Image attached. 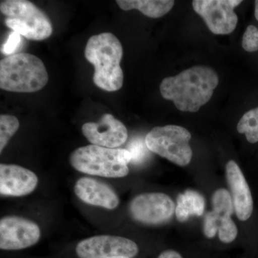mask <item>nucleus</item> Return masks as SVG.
<instances>
[{
    "label": "nucleus",
    "instance_id": "7ed1b4c3",
    "mask_svg": "<svg viewBox=\"0 0 258 258\" xmlns=\"http://www.w3.org/2000/svg\"><path fill=\"white\" fill-rule=\"evenodd\" d=\"M45 64L37 56L18 53L0 61V88L15 93L40 91L48 82Z\"/></svg>",
    "mask_w": 258,
    "mask_h": 258
},
{
    "label": "nucleus",
    "instance_id": "4468645a",
    "mask_svg": "<svg viewBox=\"0 0 258 258\" xmlns=\"http://www.w3.org/2000/svg\"><path fill=\"white\" fill-rule=\"evenodd\" d=\"M226 178L236 215L241 221H246L252 215L253 200L243 173L235 161L230 160L226 165Z\"/></svg>",
    "mask_w": 258,
    "mask_h": 258
},
{
    "label": "nucleus",
    "instance_id": "6ab92c4d",
    "mask_svg": "<svg viewBox=\"0 0 258 258\" xmlns=\"http://www.w3.org/2000/svg\"><path fill=\"white\" fill-rule=\"evenodd\" d=\"M20 127L18 118L11 115H0V153L9 142L10 139L16 133Z\"/></svg>",
    "mask_w": 258,
    "mask_h": 258
},
{
    "label": "nucleus",
    "instance_id": "412c9836",
    "mask_svg": "<svg viewBox=\"0 0 258 258\" xmlns=\"http://www.w3.org/2000/svg\"><path fill=\"white\" fill-rule=\"evenodd\" d=\"M21 40V35L20 34L14 31L11 32L8 40L2 47V52L5 55H8V56L13 55L20 45Z\"/></svg>",
    "mask_w": 258,
    "mask_h": 258
},
{
    "label": "nucleus",
    "instance_id": "b1692460",
    "mask_svg": "<svg viewBox=\"0 0 258 258\" xmlns=\"http://www.w3.org/2000/svg\"><path fill=\"white\" fill-rule=\"evenodd\" d=\"M254 5H255V9H254V17L256 20L258 21V0L254 2Z\"/></svg>",
    "mask_w": 258,
    "mask_h": 258
},
{
    "label": "nucleus",
    "instance_id": "5701e85b",
    "mask_svg": "<svg viewBox=\"0 0 258 258\" xmlns=\"http://www.w3.org/2000/svg\"><path fill=\"white\" fill-rule=\"evenodd\" d=\"M158 258H182V257L176 251L168 249V250L161 252Z\"/></svg>",
    "mask_w": 258,
    "mask_h": 258
},
{
    "label": "nucleus",
    "instance_id": "20e7f679",
    "mask_svg": "<svg viewBox=\"0 0 258 258\" xmlns=\"http://www.w3.org/2000/svg\"><path fill=\"white\" fill-rule=\"evenodd\" d=\"M132 156L128 149L91 145L78 148L70 157L71 166L89 175L121 178L128 175Z\"/></svg>",
    "mask_w": 258,
    "mask_h": 258
},
{
    "label": "nucleus",
    "instance_id": "dca6fc26",
    "mask_svg": "<svg viewBox=\"0 0 258 258\" xmlns=\"http://www.w3.org/2000/svg\"><path fill=\"white\" fill-rule=\"evenodd\" d=\"M205 208V200L201 194L194 190H186L178 195L175 209L176 219L180 222H184L190 217L202 216Z\"/></svg>",
    "mask_w": 258,
    "mask_h": 258
},
{
    "label": "nucleus",
    "instance_id": "9b49d317",
    "mask_svg": "<svg viewBox=\"0 0 258 258\" xmlns=\"http://www.w3.org/2000/svg\"><path fill=\"white\" fill-rule=\"evenodd\" d=\"M41 232L35 222L18 216L0 220V248L18 250L31 247L40 240Z\"/></svg>",
    "mask_w": 258,
    "mask_h": 258
},
{
    "label": "nucleus",
    "instance_id": "393cba45",
    "mask_svg": "<svg viewBox=\"0 0 258 258\" xmlns=\"http://www.w3.org/2000/svg\"><path fill=\"white\" fill-rule=\"evenodd\" d=\"M108 258H130L128 257H108Z\"/></svg>",
    "mask_w": 258,
    "mask_h": 258
},
{
    "label": "nucleus",
    "instance_id": "ddd939ff",
    "mask_svg": "<svg viewBox=\"0 0 258 258\" xmlns=\"http://www.w3.org/2000/svg\"><path fill=\"white\" fill-rule=\"evenodd\" d=\"M38 184L33 171L15 164H0V194L22 197L32 193Z\"/></svg>",
    "mask_w": 258,
    "mask_h": 258
},
{
    "label": "nucleus",
    "instance_id": "f03ea898",
    "mask_svg": "<svg viewBox=\"0 0 258 258\" xmlns=\"http://www.w3.org/2000/svg\"><path fill=\"white\" fill-rule=\"evenodd\" d=\"M86 60L94 66L93 83L108 92L121 88L123 74L120 63L123 47L111 32H103L90 37L84 52Z\"/></svg>",
    "mask_w": 258,
    "mask_h": 258
},
{
    "label": "nucleus",
    "instance_id": "a211bd4d",
    "mask_svg": "<svg viewBox=\"0 0 258 258\" xmlns=\"http://www.w3.org/2000/svg\"><path fill=\"white\" fill-rule=\"evenodd\" d=\"M237 132L245 134L249 143L258 142V108L244 113L237 124Z\"/></svg>",
    "mask_w": 258,
    "mask_h": 258
},
{
    "label": "nucleus",
    "instance_id": "aec40b11",
    "mask_svg": "<svg viewBox=\"0 0 258 258\" xmlns=\"http://www.w3.org/2000/svg\"><path fill=\"white\" fill-rule=\"evenodd\" d=\"M242 46L247 52L258 51V29L249 25L244 32L242 37Z\"/></svg>",
    "mask_w": 258,
    "mask_h": 258
},
{
    "label": "nucleus",
    "instance_id": "f8f14e48",
    "mask_svg": "<svg viewBox=\"0 0 258 258\" xmlns=\"http://www.w3.org/2000/svg\"><path fill=\"white\" fill-rule=\"evenodd\" d=\"M83 136L93 145L117 149L128 139L125 125L113 115L105 113L98 122H88L82 126Z\"/></svg>",
    "mask_w": 258,
    "mask_h": 258
},
{
    "label": "nucleus",
    "instance_id": "9d476101",
    "mask_svg": "<svg viewBox=\"0 0 258 258\" xmlns=\"http://www.w3.org/2000/svg\"><path fill=\"white\" fill-rule=\"evenodd\" d=\"M138 252V246L134 241L118 236H94L81 241L76 246L79 258H132Z\"/></svg>",
    "mask_w": 258,
    "mask_h": 258
},
{
    "label": "nucleus",
    "instance_id": "2eb2a0df",
    "mask_svg": "<svg viewBox=\"0 0 258 258\" xmlns=\"http://www.w3.org/2000/svg\"><path fill=\"white\" fill-rule=\"evenodd\" d=\"M74 191L81 201L93 206L113 210L119 204V199L111 187L93 178L85 176L78 180Z\"/></svg>",
    "mask_w": 258,
    "mask_h": 258
},
{
    "label": "nucleus",
    "instance_id": "6e6552de",
    "mask_svg": "<svg viewBox=\"0 0 258 258\" xmlns=\"http://www.w3.org/2000/svg\"><path fill=\"white\" fill-rule=\"evenodd\" d=\"M175 204L164 193L139 195L131 202L129 212L136 221L149 225L169 222L175 213Z\"/></svg>",
    "mask_w": 258,
    "mask_h": 258
},
{
    "label": "nucleus",
    "instance_id": "1a4fd4ad",
    "mask_svg": "<svg viewBox=\"0 0 258 258\" xmlns=\"http://www.w3.org/2000/svg\"><path fill=\"white\" fill-rule=\"evenodd\" d=\"M242 3L239 0H195L192 7L212 33L227 35L237 27L238 18L234 10Z\"/></svg>",
    "mask_w": 258,
    "mask_h": 258
},
{
    "label": "nucleus",
    "instance_id": "423d86ee",
    "mask_svg": "<svg viewBox=\"0 0 258 258\" xmlns=\"http://www.w3.org/2000/svg\"><path fill=\"white\" fill-rule=\"evenodd\" d=\"M191 134L187 129L176 125L155 127L146 136L147 149L176 165H188L192 158L189 145Z\"/></svg>",
    "mask_w": 258,
    "mask_h": 258
},
{
    "label": "nucleus",
    "instance_id": "39448f33",
    "mask_svg": "<svg viewBox=\"0 0 258 258\" xmlns=\"http://www.w3.org/2000/svg\"><path fill=\"white\" fill-rule=\"evenodd\" d=\"M0 11L8 28L28 40H45L52 33L50 19L28 0H3Z\"/></svg>",
    "mask_w": 258,
    "mask_h": 258
},
{
    "label": "nucleus",
    "instance_id": "f257e3e1",
    "mask_svg": "<svg viewBox=\"0 0 258 258\" xmlns=\"http://www.w3.org/2000/svg\"><path fill=\"white\" fill-rule=\"evenodd\" d=\"M218 83V76L213 69L195 66L163 80L160 92L180 111L197 112L211 99Z\"/></svg>",
    "mask_w": 258,
    "mask_h": 258
},
{
    "label": "nucleus",
    "instance_id": "0eeeda50",
    "mask_svg": "<svg viewBox=\"0 0 258 258\" xmlns=\"http://www.w3.org/2000/svg\"><path fill=\"white\" fill-rule=\"evenodd\" d=\"M213 210L205 215L204 233L208 238L216 235L222 242L230 243L235 240L238 230L231 218L234 210L230 193L225 189H219L212 195Z\"/></svg>",
    "mask_w": 258,
    "mask_h": 258
},
{
    "label": "nucleus",
    "instance_id": "4be33fe9",
    "mask_svg": "<svg viewBox=\"0 0 258 258\" xmlns=\"http://www.w3.org/2000/svg\"><path fill=\"white\" fill-rule=\"evenodd\" d=\"M132 154V161L134 162H141L145 155V150L143 144L140 141H134L133 144L130 147V150H128Z\"/></svg>",
    "mask_w": 258,
    "mask_h": 258
},
{
    "label": "nucleus",
    "instance_id": "f3484780",
    "mask_svg": "<svg viewBox=\"0 0 258 258\" xmlns=\"http://www.w3.org/2000/svg\"><path fill=\"white\" fill-rule=\"evenodd\" d=\"M116 3L120 9L125 11L137 10L151 18L164 16L174 5L172 0H118Z\"/></svg>",
    "mask_w": 258,
    "mask_h": 258
}]
</instances>
